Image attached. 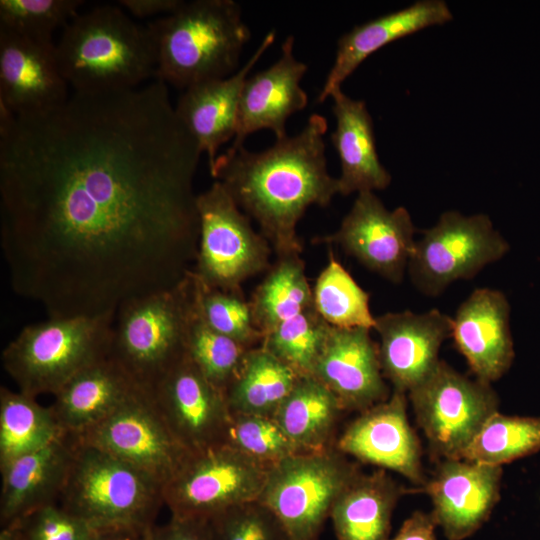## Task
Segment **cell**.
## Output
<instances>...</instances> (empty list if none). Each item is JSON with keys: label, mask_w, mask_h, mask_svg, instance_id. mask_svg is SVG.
<instances>
[{"label": "cell", "mask_w": 540, "mask_h": 540, "mask_svg": "<svg viewBox=\"0 0 540 540\" xmlns=\"http://www.w3.org/2000/svg\"><path fill=\"white\" fill-rule=\"evenodd\" d=\"M249 349L210 328L199 315L194 297L185 353L215 387L225 392Z\"/></svg>", "instance_id": "obj_36"}, {"label": "cell", "mask_w": 540, "mask_h": 540, "mask_svg": "<svg viewBox=\"0 0 540 540\" xmlns=\"http://www.w3.org/2000/svg\"><path fill=\"white\" fill-rule=\"evenodd\" d=\"M453 19L443 0H420L401 10L369 20L343 34L337 42L334 63L317 98L322 103L371 54L385 45L430 26Z\"/></svg>", "instance_id": "obj_25"}, {"label": "cell", "mask_w": 540, "mask_h": 540, "mask_svg": "<svg viewBox=\"0 0 540 540\" xmlns=\"http://www.w3.org/2000/svg\"><path fill=\"white\" fill-rule=\"evenodd\" d=\"M193 276L197 311L206 324L250 349L261 346L263 335L254 323L250 303L242 292L211 288L200 282L194 273Z\"/></svg>", "instance_id": "obj_37"}, {"label": "cell", "mask_w": 540, "mask_h": 540, "mask_svg": "<svg viewBox=\"0 0 540 540\" xmlns=\"http://www.w3.org/2000/svg\"><path fill=\"white\" fill-rule=\"evenodd\" d=\"M210 522L215 540H291L278 517L259 500L233 506Z\"/></svg>", "instance_id": "obj_41"}, {"label": "cell", "mask_w": 540, "mask_h": 540, "mask_svg": "<svg viewBox=\"0 0 540 540\" xmlns=\"http://www.w3.org/2000/svg\"><path fill=\"white\" fill-rule=\"evenodd\" d=\"M197 209L200 232L192 272L208 287L242 292L245 280L271 267V245L218 181L197 195Z\"/></svg>", "instance_id": "obj_9"}, {"label": "cell", "mask_w": 540, "mask_h": 540, "mask_svg": "<svg viewBox=\"0 0 540 540\" xmlns=\"http://www.w3.org/2000/svg\"><path fill=\"white\" fill-rule=\"evenodd\" d=\"M201 151L166 83L0 109V241L9 282L49 318L115 315L195 264Z\"/></svg>", "instance_id": "obj_1"}, {"label": "cell", "mask_w": 540, "mask_h": 540, "mask_svg": "<svg viewBox=\"0 0 540 540\" xmlns=\"http://www.w3.org/2000/svg\"><path fill=\"white\" fill-rule=\"evenodd\" d=\"M540 450V417L493 413L463 452L461 459L499 466Z\"/></svg>", "instance_id": "obj_33"}, {"label": "cell", "mask_w": 540, "mask_h": 540, "mask_svg": "<svg viewBox=\"0 0 540 540\" xmlns=\"http://www.w3.org/2000/svg\"><path fill=\"white\" fill-rule=\"evenodd\" d=\"M502 467L442 459L424 485L432 514L448 540L472 536L500 499Z\"/></svg>", "instance_id": "obj_19"}, {"label": "cell", "mask_w": 540, "mask_h": 540, "mask_svg": "<svg viewBox=\"0 0 540 540\" xmlns=\"http://www.w3.org/2000/svg\"><path fill=\"white\" fill-rule=\"evenodd\" d=\"M249 303L263 338L282 322L312 307V289L300 255L277 257Z\"/></svg>", "instance_id": "obj_31"}, {"label": "cell", "mask_w": 540, "mask_h": 540, "mask_svg": "<svg viewBox=\"0 0 540 540\" xmlns=\"http://www.w3.org/2000/svg\"><path fill=\"white\" fill-rule=\"evenodd\" d=\"M336 129L331 134L339 160V194L386 189L392 180L379 160L372 117L362 100L353 99L337 89L331 95Z\"/></svg>", "instance_id": "obj_27"}, {"label": "cell", "mask_w": 540, "mask_h": 540, "mask_svg": "<svg viewBox=\"0 0 540 540\" xmlns=\"http://www.w3.org/2000/svg\"><path fill=\"white\" fill-rule=\"evenodd\" d=\"M415 227L402 206L388 210L374 192L357 194L337 231L313 239L335 244L368 270L400 283L415 244Z\"/></svg>", "instance_id": "obj_14"}, {"label": "cell", "mask_w": 540, "mask_h": 540, "mask_svg": "<svg viewBox=\"0 0 540 540\" xmlns=\"http://www.w3.org/2000/svg\"><path fill=\"white\" fill-rule=\"evenodd\" d=\"M451 337L478 380H499L515 356L505 294L487 287L473 290L452 318Z\"/></svg>", "instance_id": "obj_21"}, {"label": "cell", "mask_w": 540, "mask_h": 540, "mask_svg": "<svg viewBox=\"0 0 540 540\" xmlns=\"http://www.w3.org/2000/svg\"><path fill=\"white\" fill-rule=\"evenodd\" d=\"M63 433L50 406L19 390L0 388V468Z\"/></svg>", "instance_id": "obj_32"}, {"label": "cell", "mask_w": 540, "mask_h": 540, "mask_svg": "<svg viewBox=\"0 0 540 540\" xmlns=\"http://www.w3.org/2000/svg\"><path fill=\"white\" fill-rule=\"evenodd\" d=\"M147 26L155 46L156 78L183 89L233 75L251 37L233 0L184 1Z\"/></svg>", "instance_id": "obj_4"}, {"label": "cell", "mask_w": 540, "mask_h": 540, "mask_svg": "<svg viewBox=\"0 0 540 540\" xmlns=\"http://www.w3.org/2000/svg\"><path fill=\"white\" fill-rule=\"evenodd\" d=\"M195 297L192 271L177 285L123 304L112 325V357L150 391L185 356Z\"/></svg>", "instance_id": "obj_7"}, {"label": "cell", "mask_w": 540, "mask_h": 540, "mask_svg": "<svg viewBox=\"0 0 540 540\" xmlns=\"http://www.w3.org/2000/svg\"><path fill=\"white\" fill-rule=\"evenodd\" d=\"M401 487L384 469L358 473L337 498L331 514L337 540H388Z\"/></svg>", "instance_id": "obj_28"}, {"label": "cell", "mask_w": 540, "mask_h": 540, "mask_svg": "<svg viewBox=\"0 0 540 540\" xmlns=\"http://www.w3.org/2000/svg\"><path fill=\"white\" fill-rule=\"evenodd\" d=\"M182 0H120L117 3L130 14L138 18L156 15L167 16L174 13L183 3Z\"/></svg>", "instance_id": "obj_44"}, {"label": "cell", "mask_w": 540, "mask_h": 540, "mask_svg": "<svg viewBox=\"0 0 540 540\" xmlns=\"http://www.w3.org/2000/svg\"><path fill=\"white\" fill-rule=\"evenodd\" d=\"M437 526L432 512L415 511L403 522L398 533L388 540H436Z\"/></svg>", "instance_id": "obj_43"}, {"label": "cell", "mask_w": 540, "mask_h": 540, "mask_svg": "<svg viewBox=\"0 0 540 540\" xmlns=\"http://www.w3.org/2000/svg\"><path fill=\"white\" fill-rule=\"evenodd\" d=\"M94 531L59 504H50L2 526L0 540H89Z\"/></svg>", "instance_id": "obj_40"}, {"label": "cell", "mask_w": 540, "mask_h": 540, "mask_svg": "<svg viewBox=\"0 0 540 540\" xmlns=\"http://www.w3.org/2000/svg\"><path fill=\"white\" fill-rule=\"evenodd\" d=\"M83 3L82 0H1L0 28L35 41L53 42L54 31L77 16Z\"/></svg>", "instance_id": "obj_38"}, {"label": "cell", "mask_w": 540, "mask_h": 540, "mask_svg": "<svg viewBox=\"0 0 540 540\" xmlns=\"http://www.w3.org/2000/svg\"><path fill=\"white\" fill-rule=\"evenodd\" d=\"M312 377L335 395L343 410L362 412L389 397L378 344L367 328L331 326Z\"/></svg>", "instance_id": "obj_20"}, {"label": "cell", "mask_w": 540, "mask_h": 540, "mask_svg": "<svg viewBox=\"0 0 540 540\" xmlns=\"http://www.w3.org/2000/svg\"><path fill=\"white\" fill-rule=\"evenodd\" d=\"M275 36L274 30L268 32L246 64L233 75L195 84L180 96L176 115L201 153H206L209 167L216 160L219 147L234 139L243 85Z\"/></svg>", "instance_id": "obj_23"}, {"label": "cell", "mask_w": 540, "mask_h": 540, "mask_svg": "<svg viewBox=\"0 0 540 540\" xmlns=\"http://www.w3.org/2000/svg\"><path fill=\"white\" fill-rule=\"evenodd\" d=\"M139 388L109 356L67 382L50 408L61 430L78 436L108 418Z\"/></svg>", "instance_id": "obj_26"}, {"label": "cell", "mask_w": 540, "mask_h": 540, "mask_svg": "<svg viewBox=\"0 0 540 540\" xmlns=\"http://www.w3.org/2000/svg\"><path fill=\"white\" fill-rule=\"evenodd\" d=\"M146 530L131 528H109L95 530L89 540H143Z\"/></svg>", "instance_id": "obj_45"}, {"label": "cell", "mask_w": 540, "mask_h": 540, "mask_svg": "<svg viewBox=\"0 0 540 540\" xmlns=\"http://www.w3.org/2000/svg\"><path fill=\"white\" fill-rule=\"evenodd\" d=\"M342 407L335 395L312 376H302L273 418L301 452L332 448Z\"/></svg>", "instance_id": "obj_29"}, {"label": "cell", "mask_w": 540, "mask_h": 540, "mask_svg": "<svg viewBox=\"0 0 540 540\" xmlns=\"http://www.w3.org/2000/svg\"><path fill=\"white\" fill-rule=\"evenodd\" d=\"M330 329L312 306L267 333L261 346L299 376H312Z\"/></svg>", "instance_id": "obj_35"}, {"label": "cell", "mask_w": 540, "mask_h": 540, "mask_svg": "<svg viewBox=\"0 0 540 540\" xmlns=\"http://www.w3.org/2000/svg\"><path fill=\"white\" fill-rule=\"evenodd\" d=\"M508 251V242L488 215L446 211L415 241L407 269L415 288L435 297L453 282L473 278Z\"/></svg>", "instance_id": "obj_10"}, {"label": "cell", "mask_w": 540, "mask_h": 540, "mask_svg": "<svg viewBox=\"0 0 540 540\" xmlns=\"http://www.w3.org/2000/svg\"><path fill=\"white\" fill-rule=\"evenodd\" d=\"M406 407V393L394 390L385 401L360 412L337 439L335 448L424 486L427 480L420 441L409 423Z\"/></svg>", "instance_id": "obj_16"}, {"label": "cell", "mask_w": 540, "mask_h": 540, "mask_svg": "<svg viewBox=\"0 0 540 540\" xmlns=\"http://www.w3.org/2000/svg\"><path fill=\"white\" fill-rule=\"evenodd\" d=\"M327 129V119L314 113L298 134L260 152L230 146L209 167L277 257L302 253L299 220L310 206L325 207L339 194L338 178L327 169Z\"/></svg>", "instance_id": "obj_2"}, {"label": "cell", "mask_w": 540, "mask_h": 540, "mask_svg": "<svg viewBox=\"0 0 540 540\" xmlns=\"http://www.w3.org/2000/svg\"><path fill=\"white\" fill-rule=\"evenodd\" d=\"M270 467L224 443L191 453L163 487L172 516L211 519L258 500Z\"/></svg>", "instance_id": "obj_11"}, {"label": "cell", "mask_w": 540, "mask_h": 540, "mask_svg": "<svg viewBox=\"0 0 540 540\" xmlns=\"http://www.w3.org/2000/svg\"><path fill=\"white\" fill-rule=\"evenodd\" d=\"M76 438L134 466L163 487L191 454L172 433L151 393L143 388Z\"/></svg>", "instance_id": "obj_13"}, {"label": "cell", "mask_w": 540, "mask_h": 540, "mask_svg": "<svg viewBox=\"0 0 540 540\" xmlns=\"http://www.w3.org/2000/svg\"><path fill=\"white\" fill-rule=\"evenodd\" d=\"M313 307L330 325L337 328L373 329L375 317L369 306V293L330 253L329 262L312 288Z\"/></svg>", "instance_id": "obj_34"}, {"label": "cell", "mask_w": 540, "mask_h": 540, "mask_svg": "<svg viewBox=\"0 0 540 540\" xmlns=\"http://www.w3.org/2000/svg\"><path fill=\"white\" fill-rule=\"evenodd\" d=\"M143 540H215L210 519L172 516L163 525H152Z\"/></svg>", "instance_id": "obj_42"}, {"label": "cell", "mask_w": 540, "mask_h": 540, "mask_svg": "<svg viewBox=\"0 0 540 540\" xmlns=\"http://www.w3.org/2000/svg\"><path fill=\"white\" fill-rule=\"evenodd\" d=\"M149 392L172 433L189 452L225 443L231 416L225 394L186 354Z\"/></svg>", "instance_id": "obj_15"}, {"label": "cell", "mask_w": 540, "mask_h": 540, "mask_svg": "<svg viewBox=\"0 0 540 540\" xmlns=\"http://www.w3.org/2000/svg\"><path fill=\"white\" fill-rule=\"evenodd\" d=\"M53 42L0 28V104L15 116L49 112L68 97Z\"/></svg>", "instance_id": "obj_18"}, {"label": "cell", "mask_w": 540, "mask_h": 540, "mask_svg": "<svg viewBox=\"0 0 540 540\" xmlns=\"http://www.w3.org/2000/svg\"><path fill=\"white\" fill-rule=\"evenodd\" d=\"M378 354L384 378L394 390L409 393L426 380L440 363L439 351L451 337L452 318L434 308L409 310L375 317Z\"/></svg>", "instance_id": "obj_17"}, {"label": "cell", "mask_w": 540, "mask_h": 540, "mask_svg": "<svg viewBox=\"0 0 540 540\" xmlns=\"http://www.w3.org/2000/svg\"><path fill=\"white\" fill-rule=\"evenodd\" d=\"M56 46L60 72L78 93L138 88L155 75L156 52L148 26L118 5H99L75 16Z\"/></svg>", "instance_id": "obj_3"}, {"label": "cell", "mask_w": 540, "mask_h": 540, "mask_svg": "<svg viewBox=\"0 0 540 540\" xmlns=\"http://www.w3.org/2000/svg\"><path fill=\"white\" fill-rule=\"evenodd\" d=\"M358 473L335 447L296 453L270 467L258 500L291 540H318L337 498Z\"/></svg>", "instance_id": "obj_8"}, {"label": "cell", "mask_w": 540, "mask_h": 540, "mask_svg": "<svg viewBox=\"0 0 540 540\" xmlns=\"http://www.w3.org/2000/svg\"><path fill=\"white\" fill-rule=\"evenodd\" d=\"M294 40L289 35L278 60L246 79L231 146H242L250 134L262 129L271 130L276 140L286 137L288 118L306 107L308 97L300 82L308 67L295 57Z\"/></svg>", "instance_id": "obj_22"}, {"label": "cell", "mask_w": 540, "mask_h": 540, "mask_svg": "<svg viewBox=\"0 0 540 540\" xmlns=\"http://www.w3.org/2000/svg\"><path fill=\"white\" fill-rule=\"evenodd\" d=\"M225 443L272 467L300 453L273 417L231 414Z\"/></svg>", "instance_id": "obj_39"}, {"label": "cell", "mask_w": 540, "mask_h": 540, "mask_svg": "<svg viewBox=\"0 0 540 540\" xmlns=\"http://www.w3.org/2000/svg\"><path fill=\"white\" fill-rule=\"evenodd\" d=\"M58 503L93 530H147L155 524L164 505L163 485L110 453L77 439Z\"/></svg>", "instance_id": "obj_5"}, {"label": "cell", "mask_w": 540, "mask_h": 540, "mask_svg": "<svg viewBox=\"0 0 540 540\" xmlns=\"http://www.w3.org/2000/svg\"><path fill=\"white\" fill-rule=\"evenodd\" d=\"M300 377L262 346L249 349L224 392L230 414L273 417Z\"/></svg>", "instance_id": "obj_30"}, {"label": "cell", "mask_w": 540, "mask_h": 540, "mask_svg": "<svg viewBox=\"0 0 540 540\" xmlns=\"http://www.w3.org/2000/svg\"><path fill=\"white\" fill-rule=\"evenodd\" d=\"M429 447L442 459H461L484 422L498 411L489 383L471 379L444 361L409 393Z\"/></svg>", "instance_id": "obj_12"}, {"label": "cell", "mask_w": 540, "mask_h": 540, "mask_svg": "<svg viewBox=\"0 0 540 540\" xmlns=\"http://www.w3.org/2000/svg\"><path fill=\"white\" fill-rule=\"evenodd\" d=\"M76 445L74 435L63 433L48 445L0 468L1 526L39 507L58 504Z\"/></svg>", "instance_id": "obj_24"}, {"label": "cell", "mask_w": 540, "mask_h": 540, "mask_svg": "<svg viewBox=\"0 0 540 540\" xmlns=\"http://www.w3.org/2000/svg\"><path fill=\"white\" fill-rule=\"evenodd\" d=\"M114 317H60L29 324L3 349V368L19 391L54 396L82 370L110 356Z\"/></svg>", "instance_id": "obj_6"}]
</instances>
